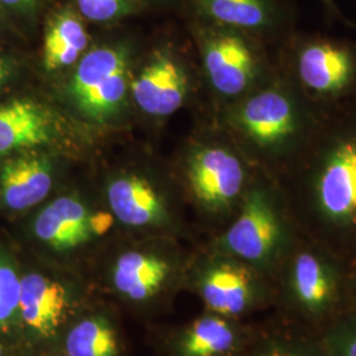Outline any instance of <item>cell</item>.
I'll return each instance as SVG.
<instances>
[{
    "label": "cell",
    "instance_id": "obj_1",
    "mask_svg": "<svg viewBox=\"0 0 356 356\" xmlns=\"http://www.w3.org/2000/svg\"><path fill=\"white\" fill-rule=\"evenodd\" d=\"M298 231L348 266L356 259V95L327 107L302 152L275 178Z\"/></svg>",
    "mask_w": 356,
    "mask_h": 356
},
{
    "label": "cell",
    "instance_id": "obj_2",
    "mask_svg": "<svg viewBox=\"0 0 356 356\" xmlns=\"http://www.w3.org/2000/svg\"><path fill=\"white\" fill-rule=\"evenodd\" d=\"M325 110L277 69L264 86L229 104L225 123L254 170L275 179L302 152Z\"/></svg>",
    "mask_w": 356,
    "mask_h": 356
},
{
    "label": "cell",
    "instance_id": "obj_3",
    "mask_svg": "<svg viewBox=\"0 0 356 356\" xmlns=\"http://www.w3.org/2000/svg\"><path fill=\"white\" fill-rule=\"evenodd\" d=\"M300 231L273 178L260 172L243 197L238 214L216 241V252L229 254L275 282Z\"/></svg>",
    "mask_w": 356,
    "mask_h": 356
},
{
    "label": "cell",
    "instance_id": "obj_4",
    "mask_svg": "<svg viewBox=\"0 0 356 356\" xmlns=\"http://www.w3.org/2000/svg\"><path fill=\"white\" fill-rule=\"evenodd\" d=\"M275 282L276 297L288 314L318 332L351 306L347 264L301 232Z\"/></svg>",
    "mask_w": 356,
    "mask_h": 356
},
{
    "label": "cell",
    "instance_id": "obj_5",
    "mask_svg": "<svg viewBox=\"0 0 356 356\" xmlns=\"http://www.w3.org/2000/svg\"><path fill=\"white\" fill-rule=\"evenodd\" d=\"M276 65L319 107L327 108L356 95V42L291 36L277 49Z\"/></svg>",
    "mask_w": 356,
    "mask_h": 356
},
{
    "label": "cell",
    "instance_id": "obj_6",
    "mask_svg": "<svg viewBox=\"0 0 356 356\" xmlns=\"http://www.w3.org/2000/svg\"><path fill=\"white\" fill-rule=\"evenodd\" d=\"M200 38L207 82L229 104L264 86L277 73L276 56L268 57L244 32L210 24Z\"/></svg>",
    "mask_w": 356,
    "mask_h": 356
},
{
    "label": "cell",
    "instance_id": "obj_7",
    "mask_svg": "<svg viewBox=\"0 0 356 356\" xmlns=\"http://www.w3.org/2000/svg\"><path fill=\"white\" fill-rule=\"evenodd\" d=\"M257 170L236 147L201 143L186 161V179L197 204L211 216H227L239 209Z\"/></svg>",
    "mask_w": 356,
    "mask_h": 356
},
{
    "label": "cell",
    "instance_id": "obj_8",
    "mask_svg": "<svg viewBox=\"0 0 356 356\" xmlns=\"http://www.w3.org/2000/svg\"><path fill=\"white\" fill-rule=\"evenodd\" d=\"M197 289L211 313L236 318L276 297L273 281L229 254L216 252L197 275Z\"/></svg>",
    "mask_w": 356,
    "mask_h": 356
},
{
    "label": "cell",
    "instance_id": "obj_9",
    "mask_svg": "<svg viewBox=\"0 0 356 356\" xmlns=\"http://www.w3.org/2000/svg\"><path fill=\"white\" fill-rule=\"evenodd\" d=\"M127 90V54L119 48L101 47L82 56L67 91L81 114L104 122L122 108Z\"/></svg>",
    "mask_w": 356,
    "mask_h": 356
},
{
    "label": "cell",
    "instance_id": "obj_10",
    "mask_svg": "<svg viewBox=\"0 0 356 356\" xmlns=\"http://www.w3.org/2000/svg\"><path fill=\"white\" fill-rule=\"evenodd\" d=\"M72 306V293L63 282L38 272L22 275L17 325L32 338H53L64 326Z\"/></svg>",
    "mask_w": 356,
    "mask_h": 356
},
{
    "label": "cell",
    "instance_id": "obj_11",
    "mask_svg": "<svg viewBox=\"0 0 356 356\" xmlns=\"http://www.w3.org/2000/svg\"><path fill=\"white\" fill-rule=\"evenodd\" d=\"M60 120L49 107L29 98L0 103V156L35 151L60 136Z\"/></svg>",
    "mask_w": 356,
    "mask_h": 356
},
{
    "label": "cell",
    "instance_id": "obj_12",
    "mask_svg": "<svg viewBox=\"0 0 356 356\" xmlns=\"http://www.w3.org/2000/svg\"><path fill=\"white\" fill-rule=\"evenodd\" d=\"M141 111L168 116L178 111L191 92V81L184 65L168 53H156L131 85Z\"/></svg>",
    "mask_w": 356,
    "mask_h": 356
},
{
    "label": "cell",
    "instance_id": "obj_13",
    "mask_svg": "<svg viewBox=\"0 0 356 356\" xmlns=\"http://www.w3.org/2000/svg\"><path fill=\"white\" fill-rule=\"evenodd\" d=\"M210 24L244 32L252 38H285L286 17L276 0H195Z\"/></svg>",
    "mask_w": 356,
    "mask_h": 356
},
{
    "label": "cell",
    "instance_id": "obj_14",
    "mask_svg": "<svg viewBox=\"0 0 356 356\" xmlns=\"http://www.w3.org/2000/svg\"><path fill=\"white\" fill-rule=\"evenodd\" d=\"M94 216L76 197H58L35 218L33 235L56 252L73 251L98 236Z\"/></svg>",
    "mask_w": 356,
    "mask_h": 356
},
{
    "label": "cell",
    "instance_id": "obj_15",
    "mask_svg": "<svg viewBox=\"0 0 356 356\" xmlns=\"http://www.w3.org/2000/svg\"><path fill=\"white\" fill-rule=\"evenodd\" d=\"M53 188V165L44 154L17 153L0 168V202L11 211H24L42 202Z\"/></svg>",
    "mask_w": 356,
    "mask_h": 356
},
{
    "label": "cell",
    "instance_id": "obj_16",
    "mask_svg": "<svg viewBox=\"0 0 356 356\" xmlns=\"http://www.w3.org/2000/svg\"><path fill=\"white\" fill-rule=\"evenodd\" d=\"M107 201L115 218L129 227L157 226L168 219L161 194L139 176H122L107 186Z\"/></svg>",
    "mask_w": 356,
    "mask_h": 356
},
{
    "label": "cell",
    "instance_id": "obj_17",
    "mask_svg": "<svg viewBox=\"0 0 356 356\" xmlns=\"http://www.w3.org/2000/svg\"><path fill=\"white\" fill-rule=\"evenodd\" d=\"M247 346V335L234 318L216 313L195 319L178 339V356H235Z\"/></svg>",
    "mask_w": 356,
    "mask_h": 356
},
{
    "label": "cell",
    "instance_id": "obj_18",
    "mask_svg": "<svg viewBox=\"0 0 356 356\" xmlns=\"http://www.w3.org/2000/svg\"><path fill=\"white\" fill-rule=\"evenodd\" d=\"M172 273L168 260L159 254L128 251L113 268L114 288L131 301H147L163 289Z\"/></svg>",
    "mask_w": 356,
    "mask_h": 356
},
{
    "label": "cell",
    "instance_id": "obj_19",
    "mask_svg": "<svg viewBox=\"0 0 356 356\" xmlns=\"http://www.w3.org/2000/svg\"><path fill=\"white\" fill-rule=\"evenodd\" d=\"M89 35L81 19L73 11L56 13L44 36L42 58L48 72L61 70L76 64L86 51Z\"/></svg>",
    "mask_w": 356,
    "mask_h": 356
},
{
    "label": "cell",
    "instance_id": "obj_20",
    "mask_svg": "<svg viewBox=\"0 0 356 356\" xmlns=\"http://www.w3.org/2000/svg\"><path fill=\"white\" fill-rule=\"evenodd\" d=\"M66 356H118L114 327L102 316L78 321L65 338Z\"/></svg>",
    "mask_w": 356,
    "mask_h": 356
},
{
    "label": "cell",
    "instance_id": "obj_21",
    "mask_svg": "<svg viewBox=\"0 0 356 356\" xmlns=\"http://www.w3.org/2000/svg\"><path fill=\"white\" fill-rule=\"evenodd\" d=\"M245 356H323L317 334L281 329L266 334Z\"/></svg>",
    "mask_w": 356,
    "mask_h": 356
},
{
    "label": "cell",
    "instance_id": "obj_22",
    "mask_svg": "<svg viewBox=\"0 0 356 356\" xmlns=\"http://www.w3.org/2000/svg\"><path fill=\"white\" fill-rule=\"evenodd\" d=\"M323 356H356V307L350 306L317 334Z\"/></svg>",
    "mask_w": 356,
    "mask_h": 356
},
{
    "label": "cell",
    "instance_id": "obj_23",
    "mask_svg": "<svg viewBox=\"0 0 356 356\" xmlns=\"http://www.w3.org/2000/svg\"><path fill=\"white\" fill-rule=\"evenodd\" d=\"M22 275L13 259L0 250V331L17 326Z\"/></svg>",
    "mask_w": 356,
    "mask_h": 356
},
{
    "label": "cell",
    "instance_id": "obj_24",
    "mask_svg": "<svg viewBox=\"0 0 356 356\" xmlns=\"http://www.w3.org/2000/svg\"><path fill=\"white\" fill-rule=\"evenodd\" d=\"M81 15L95 23L111 22L131 13V0H76Z\"/></svg>",
    "mask_w": 356,
    "mask_h": 356
},
{
    "label": "cell",
    "instance_id": "obj_25",
    "mask_svg": "<svg viewBox=\"0 0 356 356\" xmlns=\"http://www.w3.org/2000/svg\"><path fill=\"white\" fill-rule=\"evenodd\" d=\"M16 64L11 57L0 53V92L6 89L15 78Z\"/></svg>",
    "mask_w": 356,
    "mask_h": 356
},
{
    "label": "cell",
    "instance_id": "obj_26",
    "mask_svg": "<svg viewBox=\"0 0 356 356\" xmlns=\"http://www.w3.org/2000/svg\"><path fill=\"white\" fill-rule=\"evenodd\" d=\"M38 0H0V6H4L13 11H22L26 13L32 10Z\"/></svg>",
    "mask_w": 356,
    "mask_h": 356
},
{
    "label": "cell",
    "instance_id": "obj_27",
    "mask_svg": "<svg viewBox=\"0 0 356 356\" xmlns=\"http://www.w3.org/2000/svg\"><path fill=\"white\" fill-rule=\"evenodd\" d=\"M347 282H348L350 305L356 307V259L347 266Z\"/></svg>",
    "mask_w": 356,
    "mask_h": 356
},
{
    "label": "cell",
    "instance_id": "obj_28",
    "mask_svg": "<svg viewBox=\"0 0 356 356\" xmlns=\"http://www.w3.org/2000/svg\"><path fill=\"white\" fill-rule=\"evenodd\" d=\"M321 1L323 3V6H325L329 11L337 13V6H335L334 0H321Z\"/></svg>",
    "mask_w": 356,
    "mask_h": 356
},
{
    "label": "cell",
    "instance_id": "obj_29",
    "mask_svg": "<svg viewBox=\"0 0 356 356\" xmlns=\"http://www.w3.org/2000/svg\"><path fill=\"white\" fill-rule=\"evenodd\" d=\"M0 356H4V353H3V344L0 342Z\"/></svg>",
    "mask_w": 356,
    "mask_h": 356
}]
</instances>
